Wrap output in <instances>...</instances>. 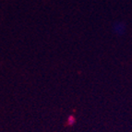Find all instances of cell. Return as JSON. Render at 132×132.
Here are the masks:
<instances>
[{
    "label": "cell",
    "instance_id": "1",
    "mask_svg": "<svg viewBox=\"0 0 132 132\" xmlns=\"http://www.w3.org/2000/svg\"><path fill=\"white\" fill-rule=\"evenodd\" d=\"M113 31H114L117 35L120 36L123 35L126 32V24L122 21H116L112 26Z\"/></svg>",
    "mask_w": 132,
    "mask_h": 132
}]
</instances>
